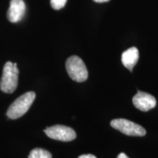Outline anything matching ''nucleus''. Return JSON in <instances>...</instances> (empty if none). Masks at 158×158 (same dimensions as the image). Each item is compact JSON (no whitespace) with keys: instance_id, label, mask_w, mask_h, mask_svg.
<instances>
[{"instance_id":"nucleus-2","label":"nucleus","mask_w":158,"mask_h":158,"mask_svg":"<svg viewBox=\"0 0 158 158\" xmlns=\"http://www.w3.org/2000/svg\"><path fill=\"white\" fill-rule=\"evenodd\" d=\"M19 70L16 63L7 62L3 68L2 76L0 81V89L5 93H13L16 89L19 81Z\"/></svg>"},{"instance_id":"nucleus-6","label":"nucleus","mask_w":158,"mask_h":158,"mask_svg":"<svg viewBox=\"0 0 158 158\" xmlns=\"http://www.w3.org/2000/svg\"><path fill=\"white\" fill-rule=\"evenodd\" d=\"M133 103L138 110L146 112L155 108L157 102L155 97L152 94L138 91L133 98Z\"/></svg>"},{"instance_id":"nucleus-1","label":"nucleus","mask_w":158,"mask_h":158,"mask_svg":"<svg viewBox=\"0 0 158 158\" xmlns=\"http://www.w3.org/2000/svg\"><path fill=\"white\" fill-rule=\"evenodd\" d=\"M35 97L34 92H29L18 98L8 108L7 117L10 119H17L24 115L32 105Z\"/></svg>"},{"instance_id":"nucleus-13","label":"nucleus","mask_w":158,"mask_h":158,"mask_svg":"<svg viewBox=\"0 0 158 158\" xmlns=\"http://www.w3.org/2000/svg\"><path fill=\"white\" fill-rule=\"evenodd\" d=\"M117 158H129V157H128L124 153H120L119 155H118Z\"/></svg>"},{"instance_id":"nucleus-8","label":"nucleus","mask_w":158,"mask_h":158,"mask_svg":"<svg viewBox=\"0 0 158 158\" xmlns=\"http://www.w3.org/2000/svg\"><path fill=\"white\" fill-rule=\"evenodd\" d=\"M139 59V52L137 48L131 47L127 50L124 51L122 54V62L126 68L130 71H133V69L137 64Z\"/></svg>"},{"instance_id":"nucleus-9","label":"nucleus","mask_w":158,"mask_h":158,"mask_svg":"<svg viewBox=\"0 0 158 158\" xmlns=\"http://www.w3.org/2000/svg\"><path fill=\"white\" fill-rule=\"evenodd\" d=\"M29 158H52V155L47 150L36 148L30 152Z\"/></svg>"},{"instance_id":"nucleus-3","label":"nucleus","mask_w":158,"mask_h":158,"mask_svg":"<svg viewBox=\"0 0 158 158\" xmlns=\"http://www.w3.org/2000/svg\"><path fill=\"white\" fill-rule=\"evenodd\" d=\"M67 72L74 81L81 83L88 78V70L84 61L78 56H72L67 59Z\"/></svg>"},{"instance_id":"nucleus-12","label":"nucleus","mask_w":158,"mask_h":158,"mask_svg":"<svg viewBox=\"0 0 158 158\" xmlns=\"http://www.w3.org/2000/svg\"><path fill=\"white\" fill-rule=\"evenodd\" d=\"M94 2L97 3H104V2H109L110 0H93Z\"/></svg>"},{"instance_id":"nucleus-11","label":"nucleus","mask_w":158,"mask_h":158,"mask_svg":"<svg viewBox=\"0 0 158 158\" xmlns=\"http://www.w3.org/2000/svg\"><path fill=\"white\" fill-rule=\"evenodd\" d=\"M78 158H97V157L93 155H90V154H89V155H81L80 157H78Z\"/></svg>"},{"instance_id":"nucleus-5","label":"nucleus","mask_w":158,"mask_h":158,"mask_svg":"<svg viewBox=\"0 0 158 158\" xmlns=\"http://www.w3.org/2000/svg\"><path fill=\"white\" fill-rule=\"evenodd\" d=\"M44 132L48 137L56 141L68 142L73 141L76 138V133L73 128L60 124L46 128Z\"/></svg>"},{"instance_id":"nucleus-7","label":"nucleus","mask_w":158,"mask_h":158,"mask_svg":"<svg viewBox=\"0 0 158 158\" xmlns=\"http://www.w3.org/2000/svg\"><path fill=\"white\" fill-rule=\"evenodd\" d=\"M26 12V5L23 0H11L7 17L10 22L17 23L22 20Z\"/></svg>"},{"instance_id":"nucleus-4","label":"nucleus","mask_w":158,"mask_h":158,"mask_svg":"<svg viewBox=\"0 0 158 158\" xmlns=\"http://www.w3.org/2000/svg\"><path fill=\"white\" fill-rule=\"evenodd\" d=\"M110 126L129 136L141 137L147 134V131L143 127L125 118H115L110 122Z\"/></svg>"},{"instance_id":"nucleus-10","label":"nucleus","mask_w":158,"mask_h":158,"mask_svg":"<svg viewBox=\"0 0 158 158\" xmlns=\"http://www.w3.org/2000/svg\"><path fill=\"white\" fill-rule=\"evenodd\" d=\"M67 1L68 0H51V6L53 9L59 10L64 7Z\"/></svg>"}]
</instances>
